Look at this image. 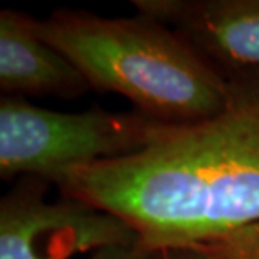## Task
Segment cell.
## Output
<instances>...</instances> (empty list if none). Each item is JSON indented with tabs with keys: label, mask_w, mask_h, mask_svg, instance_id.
<instances>
[{
	"label": "cell",
	"mask_w": 259,
	"mask_h": 259,
	"mask_svg": "<svg viewBox=\"0 0 259 259\" xmlns=\"http://www.w3.org/2000/svg\"><path fill=\"white\" fill-rule=\"evenodd\" d=\"M90 259H207L199 244H132L108 246L93 252Z\"/></svg>",
	"instance_id": "obj_8"
},
{
	"label": "cell",
	"mask_w": 259,
	"mask_h": 259,
	"mask_svg": "<svg viewBox=\"0 0 259 259\" xmlns=\"http://www.w3.org/2000/svg\"><path fill=\"white\" fill-rule=\"evenodd\" d=\"M224 71L259 69V0H132Z\"/></svg>",
	"instance_id": "obj_5"
},
{
	"label": "cell",
	"mask_w": 259,
	"mask_h": 259,
	"mask_svg": "<svg viewBox=\"0 0 259 259\" xmlns=\"http://www.w3.org/2000/svg\"><path fill=\"white\" fill-rule=\"evenodd\" d=\"M165 125L132 113L56 111L19 96L0 100V177L51 184L72 168L145 148Z\"/></svg>",
	"instance_id": "obj_3"
},
{
	"label": "cell",
	"mask_w": 259,
	"mask_h": 259,
	"mask_svg": "<svg viewBox=\"0 0 259 259\" xmlns=\"http://www.w3.org/2000/svg\"><path fill=\"white\" fill-rule=\"evenodd\" d=\"M0 88L5 96L76 98L91 90L81 71L37 35L29 15L0 10Z\"/></svg>",
	"instance_id": "obj_6"
},
{
	"label": "cell",
	"mask_w": 259,
	"mask_h": 259,
	"mask_svg": "<svg viewBox=\"0 0 259 259\" xmlns=\"http://www.w3.org/2000/svg\"><path fill=\"white\" fill-rule=\"evenodd\" d=\"M226 72L217 115L165 125L138 152L51 184L118 215L147 244H194L259 222V69Z\"/></svg>",
	"instance_id": "obj_1"
},
{
	"label": "cell",
	"mask_w": 259,
	"mask_h": 259,
	"mask_svg": "<svg viewBox=\"0 0 259 259\" xmlns=\"http://www.w3.org/2000/svg\"><path fill=\"white\" fill-rule=\"evenodd\" d=\"M194 244L200 246L207 259H259V222Z\"/></svg>",
	"instance_id": "obj_7"
},
{
	"label": "cell",
	"mask_w": 259,
	"mask_h": 259,
	"mask_svg": "<svg viewBox=\"0 0 259 259\" xmlns=\"http://www.w3.org/2000/svg\"><path fill=\"white\" fill-rule=\"evenodd\" d=\"M48 180L24 177L0 202V259H69L81 252L140 237L118 215L59 194L49 199Z\"/></svg>",
	"instance_id": "obj_4"
},
{
	"label": "cell",
	"mask_w": 259,
	"mask_h": 259,
	"mask_svg": "<svg viewBox=\"0 0 259 259\" xmlns=\"http://www.w3.org/2000/svg\"><path fill=\"white\" fill-rule=\"evenodd\" d=\"M32 29L74 64L90 88L132 101L162 125H192L217 115L227 100V72L177 30L148 15L106 17L58 9Z\"/></svg>",
	"instance_id": "obj_2"
}]
</instances>
